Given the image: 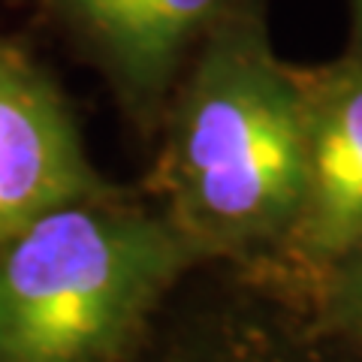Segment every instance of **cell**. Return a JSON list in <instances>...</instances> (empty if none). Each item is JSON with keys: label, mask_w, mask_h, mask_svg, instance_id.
Listing matches in <instances>:
<instances>
[{"label": "cell", "mask_w": 362, "mask_h": 362, "mask_svg": "<svg viewBox=\"0 0 362 362\" xmlns=\"http://www.w3.org/2000/svg\"><path fill=\"white\" fill-rule=\"evenodd\" d=\"M173 221L206 254L293 233L308 181V100L254 33L214 40L173 121Z\"/></svg>", "instance_id": "obj_1"}, {"label": "cell", "mask_w": 362, "mask_h": 362, "mask_svg": "<svg viewBox=\"0 0 362 362\" xmlns=\"http://www.w3.org/2000/svg\"><path fill=\"white\" fill-rule=\"evenodd\" d=\"M199 257L169 218L103 197L49 211L0 247V362H118Z\"/></svg>", "instance_id": "obj_2"}, {"label": "cell", "mask_w": 362, "mask_h": 362, "mask_svg": "<svg viewBox=\"0 0 362 362\" xmlns=\"http://www.w3.org/2000/svg\"><path fill=\"white\" fill-rule=\"evenodd\" d=\"M100 197V178L61 97L0 42V247L49 211Z\"/></svg>", "instance_id": "obj_3"}, {"label": "cell", "mask_w": 362, "mask_h": 362, "mask_svg": "<svg viewBox=\"0 0 362 362\" xmlns=\"http://www.w3.org/2000/svg\"><path fill=\"white\" fill-rule=\"evenodd\" d=\"M308 100V181L293 235L317 259L362 247V61L344 64Z\"/></svg>", "instance_id": "obj_4"}, {"label": "cell", "mask_w": 362, "mask_h": 362, "mask_svg": "<svg viewBox=\"0 0 362 362\" xmlns=\"http://www.w3.org/2000/svg\"><path fill=\"white\" fill-rule=\"evenodd\" d=\"M118 76L139 94L160 90L221 0H61Z\"/></svg>", "instance_id": "obj_5"}, {"label": "cell", "mask_w": 362, "mask_h": 362, "mask_svg": "<svg viewBox=\"0 0 362 362\" xmlns=\"http://www.w3.org/2000/svg\"><path fill=\"white\" fill-rule=\"evenodd\" d=\"M341 272V281L335 287V299H338V314L350 332L362 338V247L356 254H350Z\"/></svg>", "instance_id": "obj_6"}, {"label": "cell", "mask_w": 362, "mask_h": 362, "mask_svg": "<svg viewBox=\"0 0 362 362\" xmlns=\"http://www.w3.org/2000/svg\"><path fill=\"white\" fill-rule=\"evenodd\" d=\"M354 9H356V30L362 37V0H354Z\"/></svg>", "instance_id": "obj_7"}]
</instances>
